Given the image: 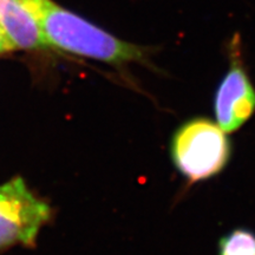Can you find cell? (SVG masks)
<instances>
[{
    "label": "cell",
    "instance_id": "obj_7",
    "mask_svg": "<svg viewBox=\"0 0 255 255\" xmlns=\"http://www.w3.org/2000/svg\"><path fill=\"white\" fill-rule=\"evenodd\" d=\"M14 49V45L12 44V41L9 40V38L7 34H6L4 28L0 25V55H4V53H7L9 51Z\"/></svg>",
    "mask_w": 255,
    "mask_h": 255
},
{
    "label": "cell",
    "instance_id": "obj_2",
    "mask_svg": "<svg viewBox=\"0 0 255 255\" xmlns=\"http://www.w3.org/2000/svg\"><path fill=\"white\" fill-rule=\"evenodd\" d=\"M169 151L178 173L189 183H197L225 170L231 161L232 143L218 123L193 117L176 128Z\"/></svg>",
    "mask_w": 255,
    "mask_h": 255
},
{
    "label": "cell",
    "instance_id": "obj_5",
    "mask_svg": "<svg viewBox=\"0 0 255 255\" xmlns=\"http://www.w3.org/2000/svg\"><path fill=\"white\" fill-rule=\"evenodd\" d=\"M0 25L15 49L49 47L39 23L23 0H0Z\"/></svg>",
    "mask_w": 255,
    "mask_h": 255
},
{
    "label": "cell",
    "instance_id": "obj_6",
    "mask_svg": "<svg viewBox=\"0 0 255 255\" xmlns=\"http://www.w3.org/2000/svg\"><path fill=\"white\" fill-rule=\"evenodd\" d=\"M219 255H255V233L235 228L219 241Z\"/></svg>",
    "mask_w": 255,
    "mask_h": 255
},
{
    "label": "cell",
    "instance_id": "obj_1",
    "mask_svg": "<svg viewBox=\"0 0 255 255\" xmlns=\"http://www.w3.org/2000/svg\"><path fill=\"white\" fill-rule=\"evenodd\" d=\"M37 19L49 47L115 66L137 63L161 72L152 62V49L113 36L109 32L60 7L52 0H23Z\"/></svg>",
    "mask_w": 255,
    "mask_h": 255
},
{
    "label": "cell",
    "instance_id": "obj_4",
    "mask_svg": "<svg viewBox=\"0 0 255 255\" xmlns=\"http://www.w3.org/2000/svg\"><path fill=\"white\" fill-rule=\"evenodd\" d=\"M239 34L228 44L229 68L214 94L216 123L225 132L238 131L255 114V87L242 59Z\"/></svg>",
    "mask_w": 255,
    "mask_h": 255
},
{
    "label": "cell",
    "instance_id": "obj_3",
    "mask_svg": "<svg viewBox=\"0 0 255 255\" xmlns=\"http://www.w3.org/2000/svg\"><path fill=\"white\" fill-rule=\"evenodd\" d=\"M51 208L17 176L0 184V251L14 245L33 246Z\"/></svg>",
    "mask_w": 255,
    "mask_h": 255
}]
</instances>
